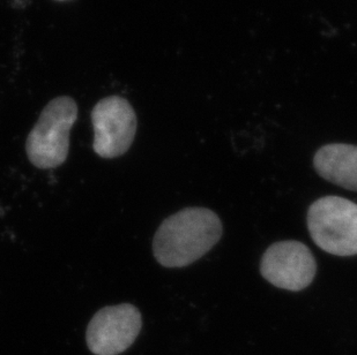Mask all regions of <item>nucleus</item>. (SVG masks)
I'll return each instance as SVG.
<instances>
[{
	"instance_id": "f257e3e1",
	"label": "nucleus",
	"mask_w": 357,
	"mask_h": 355,
	"mask_svg": "<svg viewBox=\"0 0 357 355\" xmlns=\"http://www.w3.org/2000/svg\"><path fill=\"white\" fill-rule=\"evenodd\" d=\"M222 237V223L206 208H186L162 221L153 240L156 261L165 268H184L207 254Z\"/></svg>"
},
{
	"instance_id": "f03ea898",
	"label": "nucleus",
	"mask_w": 357,
	"mask_h": 355,
	"mask_svg": "<svg viewBox=\"0 0 357 355\" xmlns=\"http://www.w3.org/2000/svg\"><path fill=\"white\" fill-rule=\"evenodd\" d=\"M78 119V105L68 96L54 98L44 107L26 141L31 164L40 170L64 164L70 151V131Z\"/></svg>"
},
{
	"instance_id": "7ed1b4c3",
	"label": "nucleus",
	"mask_w": 357,
	"mask_h": 355,
	"mask_svg": "<svg viewBox=\"0 0 357 355\" xmlns=\"http://www.w3.org/2000/svg\"><path fill=\"white\" fill-rule=\"evenodd\" d=\"M307 228L314 244L337 256L357 255V205L340 196H325L307 212Z\"/></svg>"
},
{
	"instance_id": "20e7f679",
	"label": "nucleus",
	"mask_w": 357,
	"mask_h": 355,
	"mask_svg": "<svg viewBox=\"0 0 357 355\" xmlns=\"http://www.w3.org/2000/svg\"><path fill=\"white\" fill-rule=\"evenodd\" d=\"M93 149L102 158L121 157L135 141L138 120L132 105L121 96H109L91 111Z\"/></svg>"
},
{
	"instance_id": "39448f33",
	"label": "nucleus",
	"mask_w": 357,
	"mask_h": 355,
	"mask_svg": "<svg viewBox=\"0 0 357 355\" xmlns=\"http://www.w3.org/2000/svg\"><path fill=\"white\" fill-rule=\"evenodd\" d=\"M142 317L131 303L100 309L88 324L86 342L95 355H119L130 349L142 331Z\"/></svg>"
},
{
	"instance_id": "423d86ee",
	"label": "nucleus",
	"mask_w": 357,
	"mask_h": 355,
	"mask_svg": "<svg viewBox=\"0 0 357 355\" xmlns=\"http://www.w3.org/2000/svg\"><path fill=\"white\" fill-rule=\"evenodd\" d=\"M260 272L275 287L298 292L314 281L317 263L307 245L287 240L267 248L260 262Z\"/></svg>"
},
{
	"instance_id": "0eeeda50",
	"label": "nucleus",
	"mask_w": 357,
	"mask_h": 355,
	"mask_svg": "<svg viewBox=\"0 0 357 355\" xmlns=\"http://www.w3.org/2000/svg\"><path fill=\"white\" fill-rule=\"evenodd\" d=\"M314 166L325 180L357 191V145L326 144L314 155Z\"/></svg>"
},
{
	"instance_id": "6e6552de",
	"label": "nucleus",
	"mask_w": 357,
	"mask_h": 355,
	"mask_svg": "<svg viewBox=\"0 0 357 355\" xmlns=\"http://www.w3.org/2000/svg\"><path fill=\"white\" fill-rule=\"evenodd\" d=\"M57 1H65V0H57Z\"/></svg>"
}]
</instances>
